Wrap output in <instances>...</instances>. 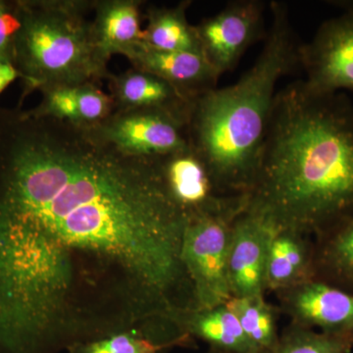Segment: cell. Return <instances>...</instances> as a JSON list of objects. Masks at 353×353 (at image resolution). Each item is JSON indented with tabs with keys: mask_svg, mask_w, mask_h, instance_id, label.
<instances>
[{
	"mask_svg": "<svg viewBox=\"0 0 353 353\" xmlns=\"http://www.w3.org/2000/svg\"><path fill=\"white\" fill-rule=\"evenodd\" d=\"M160 161L172 196L190 215L245 208L248 196L220 194L205 164L192 148L160 158Z\"/></svg>",
	"mask_w": 353,
	"mask_h": 353,
	"instance_id": "8fae6325",
	"label": "cell"
},
{
	"mask_svg": "<svg viewBox=\"0 0 353 353\" xmlns=\"http://www.w3.org/2000/svg\"><path fill=\"white\" fill-rule=\"evenodd\" d=\"M173 324L192 340L228 353H260L241 329L236 316L224 305L180 313Z\"/></svg>",
	"mask_w": 353,
	"mask_h": 353,
	"instance_id": "e0dca14e",
	"label": "cell"
},
{
	"mask_svg": "<svg viewBox=\"0 0 353 353\" xmlns=\"http://www.w3.org/2000/svg\"><path fill=\"white\" fill-rule=\"evenodd\" d=\"M22 24V0H0V59L13 62L14 48Z\"/></svg>",
	"mask_w": 353,
	"mask_h": 353,
	"instance_id": "603a6c76",
	"label": "cell"
},
{
	"mask_svg": "<svg viewBox=\"0 0 353 353\" xmlns=\"http://www.w3.org/2000/svg\"><path fill=\"white\" fill-rule=\"evenodd\" d=\"M225 306L240 323L250 343L260 353H266L277 343V309L265 296L231 297Z\"/></svg>",
	"mask_w": 353,
	"mask_h": 353,
	"instance_id": "44dd1931",
	"label": "cell"
},
{
	"mask_svg": "<svg viewBox=\"0 0 353 353\" xmlns=\"http://www.w3.org/2000/svg\"><path fill=\"white\" fill-rule=\"evenodd\" d=\"M132 68L163 79L190 99H196L217 88V72L201 53L169 52L154 50L141 41L125 55Z\"/></svg>",
	"mask_w": 353,
	"mask_h": 353,
	"instance_id": "7c38bea8",
	"label": "cell"
},
{
	"mask_svg": "<svg viewBox=\"0 0 353 353\" xmlns=\"http://www.w3.org/2000/svg\"><path fill=\"white\" fill-rule=\"evenodd\" d=\"M115 110L152 109L164 111L189 123L194 99L181 92L163 79L132 68L108 78Z\"/></svg>",
	"mask_w": 353,
	"mask_h": 353,
	"instance_id": "4fadbf2b",
	"label": "cell"
},
{
	"mask_svg": "<svg viewBox=\"0 0 353 353\" xmlns=\"http://www.w3.org/2000/svg\"><path fill=\"white\" fill-rule=\"evenodd\" d=\"M271 24L254 64L238 82L194 99L188 123L190 148L220 194L252 190L279 81L301 66L299 43L284 2L271 1Z\"/></svg>",
	"mask_w": 353,
	"mask_h": 353,
	"instance_id": "3957f363",
	"label": "cell"
},
{
	"mask_svg": "<svg viewBox=\"0 0 353 353\" xmlns=\"http://www.w3.org/2000/svg\"><path fill=\"white\" fill-rule=\"evenodd\" d=\"M299 60L307 76L304 81L316 92L353 90V14L323 22L312 39L301 43Z\"/></svg>",
	"mask_w": 353,
	"mask_h": 353,
	"instance_id": "ba28073f",
	"label": "cell"
},
{
	"mask_svg": "<svg viewBox=\"0 0 353 353\" xmlns=\"http://www.w3.org/2000/svg\"><path fill=\"white\" fill-rule=\"evenodd\" d=\"M190 6V1H183L174 7L150 6L143 43L157 50L202 54L196 26L190 25L185 15Z\"/></svg>",
	"mask_w": 353,
	"mask_h": 353,
	"instance_id": "ffe728a7",
	"label": "cell"
},
{
	"mask_svg": "<svg viewBox=\"0 0 353 353\" xmlns=\"http://www.w3.org/2000/svg\"><path fill=\"white\" fill-rule=\"evenodd\" d=\"M273 228L246 208L232 224L228 276L232 297L265 296L264 272Z\"/></svg>",
	"mask_w": 353,
	"mask_h": 353,
	"instance_id": "30bf717a",
	"label": "cell"
},
{
	"mask_svg": "<svg viewBox=\"0 0 353 353\" xmlns=\"http://www.w3.org/2000/svg\"><path fill=\"white\" fill-rule=\"evenodd\" d=\"M23 24L13 64L23 82L21 101L55 85H97L108 80L109 59L95 38L88 0H22Z\"/></svg>",
	"mask_w": 353,
	"mask_h": 353,
	"instance_id": "277c9868",
	"label": "cell"
},
{
	"mask_svg": "<svg viewBox=\"0 0 353 353\" xmlns=\"http://www.w3.org/2000/svg\"><path fill=\"white\" fill-rule=\"evenodd\" d=\"M206 353H228V352H221V350H214V348L209 347V350H208V352H206Z\"/></svg>",
	"mask_w": 353,
	"mask_h": 353,
	"instance_id": "484cf974",
	"label": "cell"
},
{
	"mask_svg": "<svg viewBox=\"0 0 353 353\" xmlns=\"http://www.w3.org/2000/svg\"><path fill=\"white\" fill-rule=\"evenodd\" d=\"M139 0H95L92 19L97 43L110 60L115 54L123 57L143 41Z\"/></svg>",
	"mask_w": 353,
	"mask_h": 353,
	"instance_id": "2e32d148",
	"label": "cell"
},
{
	"mask_svg": "<svg viewBox=\"0 0 353 353\" xmlns=\"http://www.w3.org/2000/svg\"><path fill=\"white\" fill-rule=\"evenodd\" d=\"M161 168L60 125L0 145V353H61L196 309Z\"/></svg>",
	"mask_w": 353,
	"mask_h": 353,
	"instance_id": "6da1fadb",
	"label": "cell"
},
{
	"mask_svg": "<svg viewBox=\"0 0 353 353\" xmlns=\"http://www.w3.org/2000/svg\"><path fill=\"white\" fill-rule=\"evenodd\" d=\"M353 340L304 328L290 323L266 353H350Z\"/></svg>",
	"mask_w": 353,
	"mask_h": 353,
	"instance_id": "7402d4cb",
	"label": "cell"
},
{
	"mask_svg": "<svg viewBox=\"0 0 353 353\" xmlns=\"http://www.w3.org/2000/svg\"><path fill=\"white\" fill-rule=\"evenodd\" d=\"M243 210L190 215L182 259L194 288L196 309L224 305L232 297L228 276L230 236L232 224Z\"/></svg>",
	"mask_w": 353,
	"mask_h": 353,
	"instance_id": "5b68a950",
	"label": "cell"
},
{
	"mask_svg": "<svg viewBox=\"0 0 353 353\" xmlns=\"http://www.w3.org/2000/svg\"><path fill=\"white\" fill-rule=\"evenodd\" d=\"M314 240V279L353 294V216Z\"/></svg>",
	"mask_w": 353,
	"mask_h": 353,
	"instance_id": "d6986e66",
	"label": "cell"
},
{
	"mask_svg": "<svg viewBox=\"0 0 353 353\" xmlns=\"http://www.w3.org/2000/svg\"><path fill=\"white\" fill-rule=\"evenodd\" d=\"M88 128L130 157L158 159L190 148L187 123L164 111L114 110L99 125Z\"/></svg>",
	"mask_w": 353,
	"mask_h": 353,
	"instance_id": "8992f818",
	"label": "cell"
},
{
	"mask_svg": "<svg viewBox=\"0 0 353 353\" xmlns=\"http://www.w3.org/2000/svg\"><path fill=\"white\" fill-rule=\"evenodd\" d=\"M17 79H20V74L13 62L0 59V94Z\"/></svg>",
	"mask_w": 353,
	"mask_h": 353,
	"instance_id": "cb8c5ba5",
	"label": "cell"
},
{
	"mask_svg": "<svg viewBox=\"0 0 353 353\" xmlns=\"http://www.w3.org/2000/svg\"><path fill=\"white\" fill-rule=\"evenodd\" d=\"M313 278L312 239L290 230L273 229L265 263V292L278 294Z\"/></svg>",
	"mask_w": 353,
	"mask_h": 353,
	"instance_id": "9a60e30c",
	"label": "cell"
},
{
	"mask_svg": "<svg viewBox=\"0 0 353 353\" xmlns=\"http://www.w3.org/2000/svg\"><path fill=\"white\" fill-rule=\"evenodd\" d=\"M265 3L234 0L196 26L202 54L220 77L231 71L246 50L265 39Z\"/></svg>",
	"mask_w": 353,
	"mask_h": 353,
	"instance_id": "52a82bcc",
	"label": "cell"
},
{
	"mask_svg": "<svg viewBox=\"0 0 353 353\" xmlns=\"http://www.w3.org/2000/svg\"><path fill=\"white\" fill-rule=\"evenodd\" d=\"M194 343L173 324L155 323L78 343L67 353H165L176 347H190Z\"/></svg>",
	"mask_w": 353,
	"mask_h": 353,
	"instance_id": "ac0fdd59",
	"label": "cell"
},
{
	"mask_svg": "<svg viewBox=\"0 0 353 353\" xmlns=\"http://www.w3.org/2000/svg\"><path fill=\"white\" fill-rule=\"evenodd\" d=\"M246 209L316 239L353 216V104L304 80L279 90Z\"/></svg>",
	"mask_w": 353,
	"mask_h": 353,
	"instance_id": "7a4b0ae2",
	"label": "cell"
},
{
	"mask_svg": "<svg viewBox=\"0 0 353 353\" xmlns=\"http://www.w3.org/2000/svg\"><path fill=\"white\" fill-rule=\"evenodd\" d=\"M41 101L27 112L36 117H50L82 127H94L115 110L110 94L97 85H55L39 90Z\"/></svg>",
	"mask_w": 353,
	"mask_h": 353,
	"instance_id": "5bb4252c",
	"label": "cell"
},
{
	"mask_svg": "<svg viewBox=\"0 0 353 353\" xmlns=\"http://www.w3.org/2000/svg\"><path fill=\"white\" fill-rule=\"evenodd\" d=\"M330 6L340 8L343 12H348L353 14V0H332L328 1Z\"/></svg>",
	"mask_w": 353,
	"mask_h": 353,
	"instance_id": "d4e9b609",
	"label": "cell"
},
{
	"mask_svg": "<svg viewBox=\"0 0 353 353\" xmlns=\"http://www.w3.org/2000/svg\"><path fill=\"white\" fill-rule=\"evenodd\" d=\"M277 296L292 324L353 340V294L313 278Z\"/></svg>",
	"mask_w": 353,
	"mask_h": 353,
	"instance_id": "9c48e42d",
	"label": "cell"
}]
</instances>
